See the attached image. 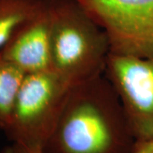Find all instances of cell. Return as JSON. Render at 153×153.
<instances>
[{
    "label": "cell",
    "instance_id": "obj_1",
    "mask_svg": "<svg viewBox=\"0 0 153 153\" xmlns=\"http://www.w3.org/2000/svg\"><path fill=\"white\" fill-rule=\"evenodd\" d=\"M136 140L105 74L70 87L44 153H134Z\"/></svg>",
    "mask_w": 153,
    "mask_h": 153
},
{
    "label": "cell",
    "instance_id": "obj_2",
    "mask_svg": "<svg viewBox=\"0 0 153 153\" xmlns=\"http://www.w3.org/2000/svg\"><path fill=\"white\" fill-rule=\"evenodd\" d=\"M52 71L71 86L103 75L110 44L78 0H49Z\"/></svg>",
    "mask_w": 153,
    "mask_h": 153
},
{
    "label": "cell",
    "instance_id": "obj_3",
    "mask_svg": "<svg viewBox=\"0 0 153 153\" xmlns=\"http://www.w3.org/2000/svg\"><path fill=\"white\" fill-rule=\"evenodd\" d=\"M70 87L53 71L26 74L9 123L3 130L8 140L43 149L54 130Z\"/></svg>",
    "mask_w": 153,
    "mask_h": 153
},
{
    "label": "cell",
    "instance_id": "obj_4",
    "mask_svg": "<svg viewBox=\"0 0 153 153\" xmlns=\"http://www.w3.org/2000/svg\"><path fill=\"white\" fill-rule=\"evenodd\" d=\"M102 28L110 54L153 58V0H78Z\"/></svg>",
    "mask_w": 153,
    "mask_h": 153
},
{
    "label": "cell",
    "instance_id": "obj_5",
    "mask_svg": "<svg viewBox=\"0 0 153 153\" xmlns=\"http://www.w3.org/2000/svg\"><path fill=\"white\" fill-rule=\"evenodd\" d=\"M104 74L120 99L136 144L153 139V58L110 54Z\"/></svg>",
    "mask_w": 153,
    "mask_h": 153
},
{
    "label": "cell",
    "instance_id": "obj_6",
    "mask_svg": "<svg viewBox=\"0 0 153 153\" xmlns=\"http://www.w3.org/2000/svg\"><path fill=\"white\" fill-rule=\"evenodd\" d=\"M0 54L26 74L52 71L49 0H45L37 14L16 29Z\"/></svg>",
    "mask_w": 153,
    "mask_h": 153
},
{
    "label": "cell",
    "instance_id": "obj_7",
    "mask_svg": "<svg viewBox=\"0 0 153 153\" xmlns=\"http://www.w3.org/2000/svg\"><path fill=\"white\" fill-rule=\"evenodd\" d=\"M45 0H0V49L22 23L38 13Z\"/></svg>",
    "mask_w": 153,
    "mask_h": 153
},
{
    "label": "cell",
    "instance_id": "obj_8",
    "mask_svg": "<svg viewBox=\"0 0 153 153\" xmlns=\"http://www.w3.org/2000/svg\"><path fill=\"white\" fill-rule=\"evenodd\" d=\"M26 73L0 54V128L4 130Z\"/></svg>",
    "mask_w": 153,
    "mask_h": 153
},
{
    "label": "cell",
    "instance_id": "obj_9",
    "mask_svg": "<svg viewBox=\"0 0 153 153\" xmlns=\"http://www.w3.org/2000/svg\"><path fill=\"white\" fill-rule=\"evenodd\" d=\"M0 153H1V152H0Z\"/></svg>",
    "mask_w": 153,
    "mask_h": 153
}]
</instances>
